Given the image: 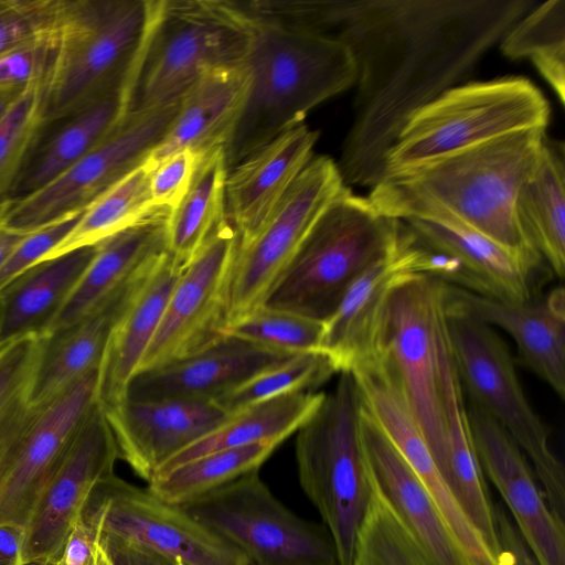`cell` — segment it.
<instances>
[{
  "mask_svg": "<svg viewBox=\"0 0 565 565\" xmlns=\"http://www.w3.org/2000/svg\"><path fill=\"white\" fill-rule=\"evenodd\" d=\"M424 245L403 222L396 247L350 286L324 322L320 345L337 373L350 372L369 355L390 292L409 275L424 274Z\"/></svg>",
  "mask_w": 565,
  "mask_h": 565,
  "instance_id": "44dd1931",
  "label": "cell"
},
{
  "mask_svg": "<svg viewBox=\"0 0 565 565\" xmlns=\"http://www.w3.org/2000/svg\"><path fill=\"white\" fill-rule=\"evenodd\" d=\"M82 213L66 215L29 232L0 268V290L40 263L73 230Z\"/></svg>",
  "mask_w": 565,
  "mask_h": 565,
  "instance_id": "f6af8a7d",
  "label": "cell"
},
{
  "mask_svg": "<svg viewBox=\"0 0 565 565\" xmlns=\"http://www.w3.org/2000/svg\"><path fill=\"white\" fill-rule=\"evenodd\" d=\"M323 397L324 393L297 391L241 408L230 414L218 427L171 457L154 476L217 450L260 441L282 443L309 419Z\"/></svg>",
  "mask_w": 565,
  "mask_h": 565,
  "instance_id": "1f68e13d",
  "label": "cell"
},
{
  "mask_svg": "<svg viewBox=\"0 0 565 565\" xmlns=\"http://www.w3.org/2000/svg\"><path fill=\"white\" fill-rule=\"evenodd\" d=\"M337 373L322 352L296 353L265 370L213 402L227 414L250 404L297 391H311Z\"/></svg>",
  "mask_w": 565,
  "mask_h": 565,
  "instance_id": "60d3db41",
  "label": "cell"
},
{
  "mask_svg": "<svg viewBox=\"0 0 565 565\" xmlns=\"http://www.w3.org/2000/svg\"><path fill=\"white\" fill-rule=\"evenodd\" d=\"M447 308L507 332L522 363L565 397V296L562 287L541 298L510 300L445 284Z\"/></svg>",
  "mask_w": 565,
  "mask_h": 565,
  "instance_id": "d6986e66",
  "label": "cell"
},
{
  "mask_svg": "<svg viewBox=\"0 0 565 565\" xmlns=\"http://www.w3.org/2000/svg\"><path fill=\"white\" fill-rule=\"evenodd\" d=\"M254 23L245 60L247 88L223 150L228 171L275 138L302 124L310 110L351 87L355 61L339 41Z\"/></svg>",
  "mask_w": 565,
  "mask_h": 565,
  "instance_id": "3957f363",
  "label": "cell"
},
{
  "mask_svg": "<svg viewBox=\"0 0 565 565\" xmlns=\"http://www.w3.org/2000/svg\"><path fill=\"white\" fill-rule=\"evenodd\" d=\"M254 33L230 0H153L124 83L126 115L179 103L205 74L243 65Z\"/></svg>",
  "mask_w": 565,
  "mask_h": 565,
  "instance_id": "277c9868",
  "label": "cell"
},
{
  "mask_svg": "<svg viewBox=\"0 0 565 565\" xmlns=\"http://www.w3.org/2000/svg\"><path fill=\"white\" fill-rule=\"evenodd\" d=\"M62 0H0V54L50 38Z\"/></svg>",
  "mask_w": 565,
  "mask_h": 565,
  "instance_id": "ee69618b",
  "label": "cell"
},
{
  "mask_svg": "<svg viewBox=\"0 0 565 565\" xmlns=\"http://www.w3.org/2000/svg\"><path fill=\"white\" fill-rule=\"evenodd\" d=\"M184 269L167 249L158 255L113 329L98 369L97 403L103 411L126 399L128 384L136 374Z\"/></svg>",
  "mask_w": 565,
  "mask_h": 565,
  "instance_id": "4316f807",
  "label": "cell"
},
{
  "mask_svg": "<svg viewBox=\"0 0 565 565\" xmlns=\"http://www.w3.org/2000/svg\"><path fill=\"white\" fill-rule=\"evenodd\" d=\"M317 130L301 124L259 148L232 168L225 182L226 216L236 232V248L258 234L312 158Z\"/></svg>",
  "mask_w": 565,
  "mask_h": 565,
  "instance_id": "603a6c76",
  "label": "cell"
},
{
  "mask_svg": "<svg viewBox=\"0 0 565 565\" xmlns=\"http://www.w3.org/2000/svg\"><path fill=\"white\" fill-rule=\"evenodd\" d=\"M115 437L98 405L40 493L24 527V565H54L96 484L114 475Z\"/></svg>",
  "mask_w": 565,
  "mask_h": 565,
  "instance_id": "2e32d148",
  "label": "cell"
},
{
  "mask_svg": "<svg viewBox=\"0 0 565 565\" xmlns=\"http://www.w3.org/2000/svg\"><path fill=\"white\" fill-rule=\"evenodd\" d=\"M280 444L260 441L204 455L154 476L147 489L167 503L183 505L244 475L258 471Z\"/></svg>",
  "mask_w": 565,
  "mask_h": 565,
  "instance_id": "8d00e7d4",
  "label": "cell"
},
{
  "mask_svg": "<svg viewBox=\"0 0 565 565\" xmlns=\"http://www.w3.org/2000/svg\"><path fill=\"white\" fill-rule=\"evenodd\" d=\"M323 330L324 322L260 307L250 315L225 324L222 335L282 352L301 353L320 352Z\"/></svg>",
  "mask_w": 565,
  "mask_h": 565,
  "instance_id": "7bdbcfd3",
  "label": "cell"
},
{
  "mask_svg": "<svg viewBox=\"0 0 565 565\" xmlns=\"http://www.w3.org/2000/svg\"><path fill=\"white\" fill-rule=\"evenodd\" d=\"M95 250L87 246L42 260L0 290V348L50 334Z\"/></svg>",
  "mask_w": 565,
  "mask_h": 565,
  "instance_id": "f1b7e54d",
  "label": "cell"
},
{
  "mask_svg": "<svg viewBox=\"0 0 565 565\" xmlns=\"http://www.w3.org/2000/svg\"><path fill=\"white\" fill-rule=\"evenodd\" d=\"M360 429L373 475L434 565H471L426 488L364 409Z\"/></svg>",
  "mask_w": 565,
  "mask_h": 565,
  "instance_id": "484cf974",
  "label": "cell"
},
{
  "mask_svg": "<svg viewBox=\"0 0 565 565\" xmlns=\"http://www.w3.org/2000/svg\"><path fill=\"white\" fill-rule=\"evenodd\" d=\"M153 0H62L42 81L46 124L71 118L121 86Z\"/></svg>",
  "mask_w": 565,
  "mask_h": 565,
  "instance_id": "8992f818",
  "label": "cell"
},
{
  "mask_svg": "<svg viewBox=\"0 0 565 565\" xmlns=\"http://www.w3.org/2000/svg\"><path fill=\"white\" fill-rule=\"evenodd\" d=\"M445 317L452 360L469 405L512 437L530 459L548 507L565 521L564 466L551 447L545 424L525 395L507 343L494 328L446 305Z\"/></svg>",
  "mask_w": 565,
  "mask_h": 565,
  "instance_id": "30bf717a",
  "label": "cell"
},
{
  "mask_svg": "<svg viewBox=\"0 0 565 565\" xmlns=\"http://www.w3.org/2000/svg\"><path fill=\"white\" fill-rule=\"evenodd\" d=\"M21 93V92H20ZM20 93L0 94V120Z\"/></svg>",
  "mask_w": 565,
  "mask_h": 565,
  "instance_id": "db71d44e",
  "label": "cell"
},
{
  "mask_svg": "<svg viewBox=\"0 0 565 565\" xmlns=\"http://www.w3.org/2000/svg\"><path fill=\"white\" fill-rule=\"evenodd\" d=\"M81 516L99 537L145 547L179 565H249L233 545L181 507L115 473L96 484Z\"/></svg>",
  "mask_w": 565,
  "mask_h": 565,
  "instance_id": "5bb4252c",
  "label": "cell"
},
{
  "mask_svg": "<svg viewBox=\"0 0 565 565\" xmlns=\"http://www.w3.org/2000/svg\"><path fill=\"white\" fill-rule=\"evenodd\" d=\"M467 415L483 475L494 484L539 565H565V521L547 504L526 457L491 417L469 405Z\"/></svg>",
  "mask_w": 565,
  "mask_h": 565,
  "instance_id": "e0dca14e",
  "label": "cell"
},
{
  "mask_svg": "<svg viewBox=\"0 0 565 565\" xmlns=\"http://www.w3.org/2000/svg\"><path fill=\"white\" fill-rule=\"evenodd\" d=\"M501 565H539L501 503L493 504Z\"/></svg>",
  "mask_w": 565,
  "mask_h": 565,
  "instance_id": "681fc988",
  "label": "cell"
},
{
  "mask_svg": "<svg viewBox=\"0 0 565 565\" xmlns=\"http://www.w3.org/2000/svg\"><path fill=\"white\" fill-rule=\"evenodd\" d=\"M352 565H434L374 475L373 492L356 535Z\"/></svg>",
  "mask_w": 565,
  "mask_h": 565,
  "instance_id": "ab89813d",
  "label": "cell"
},
{
  "mask_svg": "<svg viewBox=\"0 0 565 565\" xmlns=\"http://www.w3.org/2000/svg\"><path fill=\"white\" fill-rule=\"evenodd\" d=\"M550 114L543 93L524 77L462 83L408 118L385 156L383 178L510 132L546 129Z\"/></svg>",
  "mask_w": 565,
  "mask_h": 565,
  "instance_id": "9c48e42d",
  "label": "cell"
},
{
  "mask_svg": "<svg viewBox=\"0 0 565 565\" xmlns=\"http://www.w3.org/2000/svg\"><path fill=\"white\" fill-rule=\"evenodd\" d=\"M515 211L530 245L562 279L565 271L564 146L544 137L534 169L518 193Z\"/></svg>",
  "mask_w": 565,
  "mask_h": 565,
  "instance_id": "d6a6232c",
  "label": "cell"
},
{
  "mask_svg": "<svg viewBox=\"0 0 565 565\" xmlns=\"http://www.w3.org/2000/svg\"><path fill=\"white\" fill-rule=\"evenodd\" d=\"M502 53L530 57L540 74L565 103V0H548L530 10L501 39Z\"/></svg>",
  "mask_w": 565,
  "mask_h": 565,
  "instance_id": "f35d334b",
  "label": "cell"
},
{
  "mask_svg": "<svg viewBox=\"0 0 565 565\" xmlns=\"http://www.w3.org/2000/svg\"><path fill=\"white\" fill-rule=\"evenodd\" d=\"M158 255L93 312L43 338L31 396L35 408L43 409L85 375L99 369L113 329L127 310Z\"/></svg>",
  "mask_w": 565,
  "mask_h": 565,
  "instance_id": "cb8c5ba5",
  "label": "cell"
},
{
  "mask_svg": "<svg viewBox=\"0 0 565 565\" xmlns=\"http://www.w3.org/2000/svg\"><path fill=\"white\" fill-rule=\"evenodd\" d=\"M46 124L42 82L25 87L0 120V203L9 201L26 157Z\"/></svg>",
  "mask_w": 565,
  "mask_h": 565,
  "instance_id": "b9f144b4",
  "label": "cell"
},
{
  "mask_svg": "<svg viewBox=\"0 0 565 565\" xmlns=\"http://www.w3.org/2000/svg\"><path fill=\"white\" fill-rule=\"evenodd\" d=\"M402 221L423 244L460 265L466 290L510 300L532 297V275L537 265L448 215Z\"/></svg>",
  "mask_w": 565,
  "mask_h": 565,
  "instance_id": "d4e9b609",
  "label": "cell"
},
{
  "mask_svg": "<svg viewBox=\"0 0 565 565\" xmlns=\"http://www.w3.org/2000/svg\"><path fill=\"white\" fill-rule=\"evenodd\" d=\"M100 550L97 529L79 516L54 565H96Z\"/></svg>",
  "mask_w": 565,
  "mask_h": 565,
  "instance_id": "c3c4849f",
  "label": "cell"
},
{
  "mask_svg": "<svg viewBox=\"0 0 565 565\" xmlns=\"http://www.w3.org/2000/svg\"><path fill=\"white\" fill-rule=\"evenodd\" d=\"M447 454L441 477L461 509L501 563L494 509L475 449L457 370L450 355L444 373Z\"/></svg>",
  "mask_w": 565,
  "mask_h": 565,
  "instance_id": "4dcf8cb0",
  "label": "cell"
},
{
  "mask_svg": "<svg viewBox=\"0 0 565 565\" xmlns=\"http://www.w3.org/2000/svg\"><path fill=\"white\" fill-rule=\"evenodd\" d=\"M545 130L510 132L385 177L367 199L379 212L398 220L451 216L539 266L542 257L520 227L515 202L536 164Z\"/></svg>",
  "mask_w": 565,
  "mask_h": 565,
  "instance_id": "7a4b0ae2",
  "label": "cell"
},
{
  "mask_svg": "<svg viewBox=\"0 0 565 565\" xmlns=\"http://www.w3.org/2000/svg\"><path fill=\"white\" fill-rule=\"evenodd\" d=\"M52 38L36 40L0 54V94L20 93L42 82L46 72Z\"/></svg>",
  "mask_w": 565,
  "mask_h": 565,
  "instance_id": "7dc6e473",
  "label": "cell"
},
{
  "mask_svg": "<svg viewBox=\"0 0 565 565\" xmlns=\"http://www.w3.org/2000/svg\"><path fill=\"white\" fill-rule=\"evenodd\" d=\"M95 370L45 406L0 486V524L25 527L45 483L97 404Z\"/></svg>",
  "mask_w": 565,
  "mask_h": 565,
  "instance_id": "ac0fdd59",
  "label": "cell"
},
{
  "mask_svg": "<svg viewBox=\"0 0 565 565\" xmlns=\"http://www.w3.org/2000/svg\"><path fill=\"white\" fill-rule=\"evenodd\" d=\"M150 174L142 163L110 186L83 211L73 230L42 260L95 246L157 210L151 200Z\"/></svg>",
  "mask_w": 565,
  "mask_h": 565,
  "instance_id": "74e56055",
  "label": "cell"
},
{
  "mask_svg": "<svg viewBox=\"0 0 565 565\" xmlns=\"http://www.w3.org/2000/svg\"><path fill=\"white\" fill-rule=\"evenodd\" d=\"M344 186L331 158H311L253 241L235 248L225 289L226 324L262 307L310 228Z\"/></svg>",
  "mask_w": 565,
  "mask_h": 565,
  "instance_id": "7c38bea8",
  "label": "cell"
},
{
  "mask_svg": "<svg viewBox=\"0 0 565 565\" xmlns=\"http://www.w3.org/2000/svg\"><path fill=\"white\" fill-rule=\"evenodd\" d=\"M126 116L124 84L70 118L52 137L38 159L21 175L15 192L32 193L62 174L97 143ZM15 199V198H14Z\"/></svg>",
  "mask_w": 565,
  "mask_h": 565,
  "instance_id": "e575fe53",
  "label": "cell"
},
{
  "mask_svg": "<svg viewBox=\"0 0 565 565\" xmlns=\"http://www.w3.org/2000/svg\"><path fill=\"white\" fill-rule=\"evenodd\" d=\"M99 543L113 565H179L145 547L118 540L99 537Z\"/></svg>",
  "mask_w": 565,
  "mask_h": 565,
  "instance_id": "f907efd6",
  "label": "cell"
},
{
  "mask_svg": "<svg viewBox=\"0 0 565 565\" xmlns=\"http://www.w3.org/2000/svg\"><path fill=\"white\" fill-rule=\"evenodd\" d=\"M103 412L115 437L119 458L147 482L171 457L230 416L212 401L192 399H125Z\"/></svg>",
  "mask_w": 565,
  "mask_h": 565,
  "instance_id": "ffe728a7",
  "label": "cell"
},
{
  "mask_svg": "<svg viewBox=\"0 0 565 565\" xmlns=\"http://www.w3.org/2000/svg\"><path fill=\"white\" fill-rule=\"evenodd\" d=\"M170 214L154 210L134 225L95 245L92 262L65 302L51 332L93 312L143 265L166 250Z\"/></svg>",
  "mask_w": 565,
  "mask_h": 565,
  "instance_id": "f546056e",
  "label": "cell"
},
{
  "mask_svg": "<svg viewBox=\"0 0 565 565\" xmlns=\"http://www.w3.org/2000/svg\"><path fill=\"white\" fill-rule=\"evenodd\" d=\"M180 104L127 114L99 143L62 174L36 191L13 199L6 226L31 232L83 212L146 161L170 128Z\"/></svg>",
  "mask_w": 565,
  "mask_h": 565,
  "instance_id": "4fadbf2b",
  "label": "cell"
},
{
  "mask_svg": "<svg viewBox=\"0 0 565 565\" xmlns=\"http://www.w3.org/2000/svg\"><path fill=\"white\" fill-rule=\"evenodd\" d=\"M228 173L223 148L199 166L189 191L167 225V250L186 268L216 230L227 220L225 182Z\"/></svg>",
  "mask_w": 565,
  "mask_h": 565,
  "instance_id": "836d02e7",
  "label": "cell"
},
{
  "mask_svg": "<svg viewBox=\"0 0 565 565\" xmlns=\"http://www.w3.org/2000/svg\"><path fill=\"white\" fill-rule=\"evenodd\" d=\"M42 347L28 337L0 348V486L42 411L31 399Z\"/></svg>",
  "mask_w": 565,
  "mask_h": 565,
  "instance_id": "d590c367",
  "label": "cell"
},
{
  "mask_svg": "<svg viewBox=\"0 0 565 565\" xmlns=\"http://www.w3.org/2000/svg\"><path fill=\"white\" fill-rule=\"evenodd\" d=\"M12 201H13V199L6 201L3 203H0V227L6 225L8 212L12 204Z\"/></svg>",
  "mask_w": 565,
  "mask_h": 565,
  "instance_id": "11a10c76",
  "label": "cell"
},
{
  "mask_svg": "<svg viewBox=\"0 0 565 565\" xmlns=\"http://www.w3.org/2000/svg\"><path fill=\"white\" fill-rule=\"evenodd\" d=\"M362 402L350 372L297 430L300 486L330 533L339 565H352L356 535L372 492L373 472L360 429Z\"/></svg>",
  "mask_w": 565,
  "mask_h": 565,
  "instance_id": "ba28073f",
  "label": "cell"
},
{
  "mask_svg": "<svg viewBox=\"0 0 565 565\" xmlns=\"http://www.w3.org/2000/svg\"><path fill=\"white\" fill-rule=\"evenodd\" d=\"M24 527L0 524V565H24Z\"/></svg>",
  "mask_w": 565,
  "mask_h": 565,
  "instance_id": "816d5d0a",
  "label": "cell"
},
{
  "mask_svg": "<svg viewBox=\"0 0 565 565\" xmlns=\"http://www.w3.org/2000/svg\"><path fill=\"white\" fill-rule=\"evenodd\" d=\"M403 222L349 186L327 206L268 291L262 308L326 322L354 280L398 244Z\"/></svg>",
  "mask_w": 565,
  "mask_h": 565,
  "instance_id": "5b68a950",
  "label": "cell"
},
{
  "mask_svg": "<svg viewBox=\"0 0 565 565\" xmlns=\"http://www.w3.org/2000/svg\"><path fill=\"white\" fill-rule=\"evenodd\" d=\"M204 158L193 150L183 149L163 159L150 174L153 207L170 213L177 209Z\"/></svg>",
  "mask_w": 565,
  "mask_h": 565,
  "instance_id": "bcb514c9",
  "label": "cell"
},
{
  "mask_svg": "<svg viewBox=\"0 0 565 565\" xmlns=\"http://www.w3.org/2000/svg\"><path fill=\"white\" fill-rule=\"evenodd\" d=\"M444 294L445 282L424 274L399 281L360 362L376 365L401 391L440 475L447 454L444 373L450 358Z\"/></svg>",
  "mask_w": 565,
  "mask_h": 565,
  "instance_id": "52a82bcc",
  "label": "cell"
},
{
  "mask_svg": "<svg viewBox=\"0 0 565 565\" xmlns=\"http://www.w3.org/2000/svg\"><path fill=\"white\" fill-rule=\"evenodd\" d=\"M236 243L226 220L183 270L136 374L196 354L223 337L225 289Z\"/></svg>",
  "mask_w": 565,
  "mask_h": 565,
  "instance_id": "9a60e30c",
  "label": "cell"
},
{
  "mask_svg": "<svg viewBox=\"0 0 565 565\" xmlns=\"http://www.w3.org/2000/svg\"><path fill=\"white\" fill-rule=\"evenodd\" d=\"M533 0H252L250 18L344 44L358 71L337 163L343 184L374 186L401 129L462 84Z\"/></svg>",
  "mask_w": 565,
  "mask_h": 565,
  "instance_id": "6da1fadb",
  "label": "cell"
},
{
  "mask_svg": "<svg viewBox=\"0 0 565 565\" xmlns=\"http://www.w3.org/2000/svg\"><path fill=\"white\" fill-rule=\"evenodd\" d=\"M29 232L18 231L6 225L0 227V268L14 247Z\"/></svg>",
  "mask_w": 565,
  "mask_h": 565,
  "instance_id": "f5cc1de1",
  "label": "cell"
},
{
  "mask_svg": "<svg viewBox=\"0 0 565 565\" xmlns=\"http://www.w3.org/2000/svg\"><path fill=\"white\" fill-rule=\"evenodd\" d=\"M180 507L233 545L249 565H339L326 526L292 513L258 471Z\"/></svg>",
  "mask_w": 565,
  "mask_h": 565,
  "instance_id": "8fae6325",
  "label": "cell"
},
{
  "mask_svg": "<svg viewBox=\"0 0 565 565\" xmlns=\"http://www.w3.org/2000/svg\"><path fill=\"white\" fill-rule=\"evenodd\" d=\"M96 565H113L110 558L108 557L107 553L104 551L102 545H100V550H99V554H98V558H97Z\"/></svg>",
  "mask_w": 565,
  "mask_h": 565,
  "instance_id": "9f6ffc18",
  "label": "cell"
},
{
  "mask_svg": "<svg viewBox=\"0 0 565 565\" xmlns=\"http://www.w3.org/2000/svg\"><path fill=\"white\" fill-rule=\"evenodd\" d=\"M247 88L244 64L212 71L182 97L179 111L143 166L152 171L183 149L206 157L224 148L236 124Z\"/></svg>",
  "mask_w": 565,
  "mask_h": 565,
  "instance_id": "83f0119b",
  "label": "cell"
},
{
  "mask_svg": "<svg viewBox=\"0 0 565 565\" xmlns=\"http://www.w3.org/2000/svg\"><path fill=\"white\" fill-rule=\"evenodd\" d=\"M296 353L223 335L212 345L183 360L139 372L130 380L126 399L214 401L258 373Z\"/></svg>",
  "mask_w": 565,
  "mask_h": 565,
  "instance_id": "7402d4cb",
  "label": "cell"
}]
</instances>
